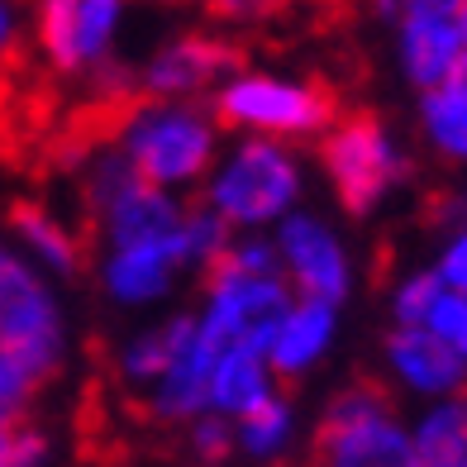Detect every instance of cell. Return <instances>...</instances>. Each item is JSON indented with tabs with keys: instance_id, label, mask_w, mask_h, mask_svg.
I'll return each mask as SVG.
<instances>
[{
	"instance_id": "6da1fadb",
	"label": "cell",
	"mask_w": 467,
	"mask_h": 467,
	"mask_svg": "<svg viewBox=\"0 0 467 467\" xmlns=\"http://www.w3.org/2000/svg\"><path fill=\"white\" fill-rule=\"evenodd\" d=\"M215 148H220V124L201 105L139 100L119 119V134H115V153L153 191L205 182L210 167H215Z\"/></svg>"
},
{
	"instance_id": "7a4b0ae2",
	"label": "cell",
	"mask_w": 467,
	"mask_h": 467,
	"mask_svg": "<svg viewBox=\"0 0 467 467\" xmlns=\"http://www.w3.org/2000/svg\"><path fill=\"white\" fill-rule=\"evenodd\" d=\"M344 115L338 96L325 81L277 77V72H234L210 91V119L220 130H239L248 139H320Z\"/></svg>"
},
{
	"instance_id": "3957f363",
	"label": "cell",
	"mask_w": 467,
	"mask_h": 467,
	"mask_svg": "<svg viewBox=\"0 0 467 467\" xmlns=\"http://www.w3.org/2000/svg\"><path fill=\"white\" fill-rule=\"evenodd\" d=\"M310 467H420L396 396L377 377H353L329 396L310 434Z\"/></svg>"
},
{
	"instance_id": "277c9868",
	"label": "cell",
	"mask_w": 467,
	"mask_h": 467,
	"mask_svg": "<svg viewBox=\"0 0 467 467\" xmlns=\"http://www.w3.org/2000/svg\"><path fill=\"white\" fill-rule=\"evenodd\" d=\"M296 196H301V167L282 143L267 139H244L234 153L215 167L205 182V210L229 224V229H258L272 220H286Z\"/></svg>"
},
{
	"instance_id": "5b68a950",
	"label": "cell",
	"mask_w": 467,
	"mask_h": 467,
	"mask_svg": "<svg viewBox=\"0 0 467 467\" xmlns=\"http://www.w3.org/2000/svg\"><path fill=\"white\" fill-rule=\"evenodd\" d=\"M320 162H325V177L334 186L338 205H344L348 215H368V210L381 196H391L410 172V162L396 148L391 130L372 110L338 115L320 134Z\"/></svg>"
},
{
	"instance_id": "8992f818",
	"label": "cell",
	"mask_w": 467,
	"mask_h": 467,
	"mask_svg": "<svg viewBox=\"0 0 467 467\" xmlns=\"http://www.w3.org/2000/svg\"><path fill=\"white\" fill-rule=\"evenodd\" d=\"M0 353L19 358L38 381H48L62 368L57 301L10 248H0Z\"/></svg>"
},
{
	"instance_id": "52a82bcc",
	"label": "cell",
	"mask_w": 467,
	"mask_h": 467,
	"mask_svg": "<svg viewBox=\"0 0 467 467\" xmlns=\"http://www.w3.org/2000/svg\"><path fill=\"white\" fill-rule=\"evenodd\" d=\"M119 29V5L110 0H48L34 15V38L53 72H91L105 67V48Z\"/></svg>"
},
{
	"instance_id": "ba28073f",
	"label": "cell",
	"mask_w": 467,
	"mask_h": 467,
	"mask_svg": "<svg viewBox=\"0 0 467 467\" xmlns=\"http://www.w3.org/2000/svg\"><path fill=\"white\" fill-rule=\"evenodd\" d=\"M277 258H282V277L296 286V301L338 306L353 286L344 244H338L334 229L315 215H286L282 220Z\"/></svg>"
},
{
	"instance_id": "9c48e42d",
	"label": "cell",
	"mask_w": 467,
	"mask_h": 467,
	"mask_svg": "<svg viewBox=\"0 0 467 467\" xmlns=\"http://www.w3.org/2000/svg\"><path fill=\"white\" fill-rule=\"evenodd\" d=\"M462 53H467L462 5H453V0H415V5L400 10V67H406L410 87H420L424 96L449 87Z\"/></svg>"
},
{
	"instance_id": "30bf717a",
	"label": "cell",
	"mask_w": 467,
	"mask_h": 467,
	"mask_svg": "<svg viewBox=\"0 0 467 467\" xmlns=\"http://www.w3.org/2000/svg\"><path fill=\"white\" fill-rule=\"evenodd\" d=\"M244 53L229 38H210V34H182L172 38L139 77L143 100H167V105H191V96L215 91L220 81L239 72Z\"/></svg>"
},
{
	"instance_id": "8fae6325",
	"label": "cell",
	"mask_w": 467,
	"mask_h": 467,
	"mask_svg": "<svg viewBox=\"0 0 467 467\" xmlns=\"http://www.w3.org/2000/svg\"><path fill=\"white\" fill-rule=\"evenodd\" d=\"M387 368L400 377V387H410L420 396H434V400L467 396V363H458L424 329H391L387 334Z\"/></svg>"
},
{
	"instance_id": "7c38bea8",
	"label": "cell",
	"mask_w": 467,
	"mask_h": 467,
	"mask_svg": "<svg viewBox=\"0 0 467 467\" xmlns=\"http://www.w3.org/2000/svg\"><path fill=\"white\" fill-rule=\"evenodd\" d=\"M182 220H186V205L172 191H153L139 182L100 224L110 234V244H119V248H158V244L182 239Z\"/></svg>"
},
{
	"instance_id": "4fadbf2b",
	"label": "cell",
	"mask_w": 467,
	"mask_h": 467,
	"mask_svg": "<svg viewBox=\"0 0 467 467\" xmlns=\"http://www.w3.org/2000/svg\"><path fill=\"white\" fill-rule=\"evenodd\" d=\"M329 338H334V306L296 301L291 315H286V325H282V334H277V344H272V353H267L272 377H277L282 387L291 391L296 381H301L325 358Z\"/></svg>"
},
{
	"instance_id": "5bb4252c",
	"label": "cell",
	"mask_w": 467,
	"mask_h": 467,
	"mask_svg": "<svg viewBox=\"0 0 467 467\" xmlns=\"http://www.w3.org/2000/svg\"><path fill=\"white\" fill-rule=\"evenodd\" d=\"M277 391V377H272L267 358L253 353H224L215 368H210V415L220 420H248L253 410H263Z\"/></svg>"
},
{
	"instance_id": "9a60e30c",
	"label": "cell",
	"mask_w": 467,
	"mask_h": 467,
	"mask_svg": "<svg viewBox=\"0 0 467 467\" xmlns=\"http://www.w3.org/2000/svg\"><path fill=\"white\" fill-rule=\"evenodd\" d=\"M177 267H186L182 258V239L177 244H158V248H115V258L105 263V286L115 301H153L172 286Z\"/></svg>"
},
{
	"instance_id": "2e32d148",
	"label": "cell",
	"mask_w": 467,
	"mask_h": 467,
	"mask_svg": "<svg viewBox=\"0 0 467 467\" xmlns=\"http://www.w3.org/2000/svg\"><path fill=\"white\" fill-rule=\"evenodd\" d=\"M10 229L57 272V277H77V272L87 267V244H81L48 205H38V201H15V205H10Z\"/></svg>"
},
{
	"instance_id": "e0dca14e",
	"label": "cell",
	"mask_w": 467,
	"mask_h": 467,
	"mask_svg": "<svg viewBox=\"0 0 467 467\" xmlns=\"http://www.w3.org/2000/svg\"><path fill=\"white\" fill-rule=\"evenodd\" d=\"M420 467H467V396L434 400L410 430Z\"/></svg>"
},
{
	"instance_id": "ac0fdd59",
	"label": "cell",
	"mask_w": 467,
	"mask_h": 467,
	"mask_svg": "<svg viewBox=\"0 0 467 467\" xmlns=\"http://www.w3.org/2000/svg\"><path fill=\"white\" fill-rule=\"evenodd\" d=\"M191 338H196V315H172L167 325H158L153 334H139L130 348L119 353V368L130 381H148V387H158L167 377V368L177 363V358L191 348Z\"/></svg>"
},
{
	"instance_id": "d6986e66",
	"label": "cell",
	"mask_w": 467,
	"mask_h": 467,
	"mask_svg": "<svg viewBox=\"0 0 467 467\" xmlns=\"http://www.w3.org/2000/svg\"><path fill=\"white\" fill-rule=\"evenodd\" d=\"M420 119H424V139H430L443 158L467 162V91H458L453 81L430 91L420 100Z\"/></svg>"
},
{
	"instance_id": "ffe728a7",
	"label": "cell",
	"mask_w": 467,
	"mask_h": 467,
	"mask_svg": "<svg viewBox=\"0 0 467 467\" xmlns=\"http://www.w3.org/2000/svg\"><path fill=\"white\" fill-rule=\"evenodd\" d=\"M291 430H296V410H291V400L286 391L282 396H272L263 410H253L248 420H239V434H234V443H239L244 453L253 458H282V449L291 443Z\"/></svg>"
},
{
	"instance_id": "44dd1931",
	"label": "cell",
	"mask_w": 467,
	"mask_h": 467,
	"mask_svg": "<svg viewBox=\"0 0 467 467\" xmlns=\"http://www.w3.org/2000/svg\"><path fill=\"white\" fill-rule=\"evenodd\" d=\"M420 329L434 334L439 344L458 358V363H467V296L439 286V296H434V306H430V315H424Z\"/></svg>"
},
{
	"instance_id": "7402d4cb",
	"label": "cell",
	"mask_w": 467,
	"mask_h": 467,
	"mask_svg": "<svg viewBox=\"0 0 467 467\" xmlns=\"http://www.w3.org/2000/svg\"><path fill=\"white\" fill-rule=\"evenodd\" d=\"M434 296H439V277H434V272H415V277L400 282L396 296H391L396 329H420L424 315H430V306H434Z\"/></svg>"
},
{
	"instance_id": "603a6c76",
	"label": "cell",
	"mask_w": 467,
	"mask_h": 467,
	"mask_svg": "<svg viewBox=\"0 0 467 467\" xmlns=\"http://www.w3.org/2000/svg\"><path fill=\"white\" fill-rule=\"evenodd\" d=\"M191 449H196L205 462H220V458H229V449H234V430H229V420H220V415H201L196 424H191Z\"/></svg>"
},
{
	"instance_id": "cb8c5ba5",
	"label": "cell",
	"mask_w": 467,
	"mask_h": 467,
	"mask_svg": "<svg viewBox=\"0 0 467 467\" xmlns=\"http://www.w3.org/2000/svg\"><path fill=\"white\" fill-rule=\"evenodd\" d=\"M434 277H439V286H443V291H458V296H467V224L453 234L449 244H443Z\"/></svg>"
},
{
	"instance_id": "d4e9b609",
	"label": "cell",
	"mask_w": 467,
	"mask_h": 467,
	"mask_svg": "<svg viewBox=\"0 0 467 467\" xmlns=\"http://www.w3.org/2000/svg\"><path fill=\"white\" fill-rule=\"evenodd\" d=\"M48 453V439L34 430V424H15V453L10 467H38V458Z\"/></svg>"
},
{
	"instance_id": "484cf974",
	"label": "cell",
	"mask_w": 467,
	"mask_h": 467,
	"mask_svg": "<svg viewBox=\"0 0 467 467\" xmlns=\"http://www.w3.org/2000/svg\"><path fill=\"white\" fill-rule=\"evenodd\" d=\"M15 48H19V19H15L10 5H0V62H5Z\"/></svg>"
},
{
	"instance_id": "4316f807",
	"label": "cell",
	"mask_w": 467,
	"mask_h": 467,
	"mask_svg": "<svg viewBox=\"0 0 467 467\" xmlns=\"http://www.w3.org/2000/svg\"><path fill=\"white\" fill-rule=\"evenodd\" d=\"M10 453H15V424H0V467H10Z\"/></svg>"
},
{
	"instance_id": "83f0119b",
	"label": "cell",
	"mask_w": 467,
	"mask_h": 467,
	"mask_svg": "<svg viewBox=\"0 0 467 467\" xmlns=\"http://www.w3.org/2000/svg\"><path fill=\"white\" fill-rule=\"evenodd\" d=\"M453 87L467 91V53H462V62H458V72H453Z\"/></svg>"
},
{
	"instance_id": "f1b7e54d",
	"label": "cell",
	"mask_w": 467,
	"mask_h": 467,
	"mask_svg": "<svg viewBox=\"0 0 467 467\" xmlns=\"http://www.w3.org/2000/svg\"><path fill=\"white\" fill-rule=\"evenodd\" d=\"M462 34H467V5H462Z\"/></svg>"
}]
</instances>
